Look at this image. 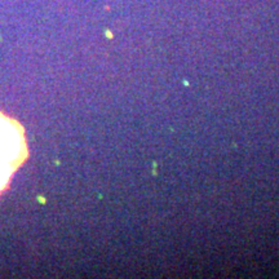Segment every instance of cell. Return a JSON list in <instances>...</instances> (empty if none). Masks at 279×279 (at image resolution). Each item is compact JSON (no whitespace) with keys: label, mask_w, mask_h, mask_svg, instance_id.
Wrapping results in <instances>:
<instances>
[{"label":"cell","mask_w":279,"mask_h":279,"mask_svg":"<svg viewBox=\"0 0 279 279\" xmlns=\"http://www.w3.org/2000/svg\"><path fill=\"white\" fill-rule=\"evenodd\" d=\"M27 156L23 129L12 118L0 112V193Z\"/></svg>","instance_id":"cell-1"}]
</instances>
